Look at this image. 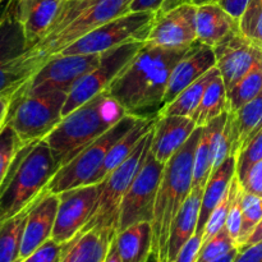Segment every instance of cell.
Segmentation results:
<instances>
[{"instance_id":"1","label":"cell","mask_w":262,"mask_h":262,"mask_svg":"<svg viewBox=\"0 0 262 262\" xmlns=\"http://www.w3.org/2000/svg\"><path fill=\"white\" fill-rule=\"evenodd\" d=\"M188 49L176 50L143 43L105 91L122 105L128 115L158 117L164 107L171 71Z\"/></svg>"},{"instance_id":"2","label":"cell","mask_w":262,"mask_h":262,"mask_svg":"<svg viewBox=\"0 0 262 262\" xmlns=\"http://www.w3.org/2000/svg\"><path fill=\"white\" fill-rule=\"evenodd\" d=\"M204 127H197L186 143L164 165L154 211V257L158 262H166L168 241L171 224L177 214L192 192L194 154Z\"/></svg>"},{"instance_id":"3","label":"cell","mask_w":262,"mask_h":262,"mask_svg":"<svg viewBox=\"0 0 262 262\" xmlns=\"http://www.w3.org/2000/svg\"><path fill=\"white\" fill-rule=\"evenodd\" d=\"M125 114L122 105L104 91L66 115L43 140L50 146L60 168L101 137Z\"/></svg>"},{"instance_id":"4","label":"cell","mask_w":262,"mask_h":262,"mask_svg":"<svg viewBox=\"0 0 262 262\" xmlns=\"http://www.w3.org/2000/svg\"><path fill=\"white\" fill-rule=\"evenodd\" d=\"M130 3L132 0H66L48 35L28 49V55L43 66L86 33L129 13Z\"/></svg>"},{"instance_id":"5","label":"cell","mask_w":262,"mask_h":262,"mask_svg":"<svg viewBox=\"0 0 262 262\" xmlns=\"http://www.w3.org/2000/svg\"><path fill=\"white\" fill-rule=\"evenodd\" d=\"M58 169L50 146L45 140L26 145L18 155L12 176L0 194V223L31 206Z\"/></svg>"},{"instance_id":"6","label":"cell","mask_w":262,"mask_h":262,"mask_svg":"<svg viewBox=\"0 0 262 262\" xmlns=\"http://www.w3.org/2000/svg\"><path fill=\"white\" fill-rule=\"evenodd\" d=\"M152 133L154 127L140 141L129 158L118 168H115L112 173L107 174L101 183H99V197L92 211L91 219L81 232H87L90 229H102L117 233L123 197L129 189L133 179L136 178L147 156L152 141Z\"/></svg>"},{"instance_id":"7","label":"cell","mask_w":262,"mask_h":262,"mask_svg":"<svg viewBox=\"0 0 262 262\" xmlns=\"http://www.w3.org/2000/svg\"><path fill=\"white\" fill-rule=\"evenodd\" d=\"M140 119L141 118L125 114L101 137L90 143L72 160L60 166L46 186V191L59 194L68 189L92 184V181L101 169L113 145L128 130L132 129Z\"/></svg>"},{"instance_id":"8","label":"cell","mask_w":262,"mask_h":262,"mask_svg":"<svg viewBox=\"0 0 262 262\" xmlns=\"http://www.w3.org/2000/svg\"><path fill=\"white\" fill-rule=\"evenodd\" d=\"M67 96V92L51 91L17 97L10 104L7 123L26 145L40 142L63 119Z\"/></svg>"},{"instance_id":"9","label":"cell","mask_w":262,"mask_h":262,"mask_svg":"<svg viewBox=\"0 0 262 262\" xmlns=\"http://www.w3.org/2000/svg\"><path fill=\"white\" fill-rule=\"evenodd\" d=\"M154 12H129L86 33L67 46L63 55L101 54L129 41H146L155 18Z\"/></svg>"},{"instance_id":"10","label":"cell","mask_w":262,"mask_h":262,"mask_svg":"<svg viewBox=\"0 0 262 262\" xmlns=\"http://www.w3.org/2000/svg\"><path fill=\"white\" fill-rule=\"evenodd\" d=\"M100 63V54L54 55L18 90L13 100L26 95L63 91L69 94L77 82L94 71ZM12 100V101H13Z\"/></svg>"},{"instance_id":"11","label":"cell","mask_w":262,"mask_h":262,"mask_svg":"<svg viewBox=\"0 0 262 262\" xmlns=\"http://www.w3.org/2000/svg\"><path fill=\"white\" fill-rule=\"evenodd\" d=\"M145 41H129L100 54V63L82 77L67 96L63 118L96 95L104 92L142 49Z\"/></svg>"},{"instance_id":"12","label":"cell","mask_w":262,"mask_h":262,"mask_svg":"<svg viewBox=\"0 0 262 262\" xmlns=\"http://www.w3.org/2000/svg\"><path fill=\"white\" fill-rule=\"evenodd\" d=\"M164 165L151 152V146L140 171L133 179L120 205L117 233L133 224L152 223L156 196L163 177Z\"/></svg>"},{"instance_id":"13","label":"cell","mask_w":262,"mask_h":262,"mask_svg":"<svg viewBox=\"0 0 262 262\" xmlns=\"http://www.w3.org/2000/svg\"><path fill=\"white\" fill-rule=\"evenodd\" d=\"M197 5L181 4L164 12H156L145 43L164 49H188L197 41Z\"/></svg>"},{"instance_id":"14","label":"cell","mask_w":262,"mask_h":262,"mask_svg":"<svg viewBox=\"0 0 262 262\" xmlns=\"http://www.w3.org/2000/svg\"><path fill=\"white\" fill-rule=\"evenodd\" d=\"M99 188V183L89 184L58 194L59 206L51 235L54 241L59 243L69 242L86 227L96 205Z\"/></svg>"},{"instance_id":"15","label":"cell","mask_w":262,"mask_h":262,"mask_svg":"<svg viewBox=\"0 0 262 262\" xmlns=\"http://www.w3.org/2000/svg\"><path fill=\"white\" fill-rule=\"evenodd\" d=\"M216 68L227 91L238 83L257 64L262 63V48L241 33H232L214 48Z\"/></svg>"},{"instance_id":"16","label":"cell","mask_w":262,"mask_h":262,"mask_svg":"<svg viewBox=\"0 0 262 262\" xmlns=\"http://www.w3.org/2000/svg\"><path fill=\"white\" fill-rule=\"evenodd\" d=\"M59 196L43 189L38 199L33 202L23 230L20 260L27 258L42 243L50 239L55 227Z\"/></svg>"},{"instance_id":"17","label":"cell","mask_w":262,"mask_h":262,"mask_svg":"<svg viewBox=\"0 0 262 262\" xmlns=\"http://www.w3.org/2000/svg\"><path fill=\"white\" fill-rule=\"evenodd\" d=\"M214 67H216L214 49L196 41L171 71L164 96V106Z\"/></svg>"},{"instance_id":"18","label":"cell","mask_w":262,"mask_h":262,"mask_svg":"<svg viewBox=\"0 0 262 262\" xmlns=\"http://www.w3.org/2000/svg\"><path fill=\"white\" fill-rule=\"evenodd\" d=\"M197 128L192 118L182 115H158L154 125L151 152L156 160L165 164Z\"/></svg>"},{"instance_id":"19","label":"cell","mask_w":262,"mask_h":262,"mask_svg":"<svg viewBox=\"0 0 262 262\" xmlns=\"http://www.w3.org/2000/svg\"><path fill=\"white\" fill-rule=\"evenodd\" d=\"M66 0H17V15L28 49L37 45L49 33Z\"/></svg>"},{"instance_id":"20","label":"cell","mask_w":262,"mask_h":262,"mask_svg":"<svg viewBox=\"0 0 262 262\" xmlns=\"http://www.w3.org/2000/svg\"><path fill=\"white\" fill-rule=\"evenodd\" d=\"M197 41L214 48L232 33L239 31V23L219 3L197 5Z\"/></svg>"},{"instance_id":"21","label":"cell","mask_w":262,"mask_h":262,"mask_svg":"<svg viewBox=\"0 0 262 262\" xmlns=\"http://www.w3.org/2000/svg\"><path fill=\"white\" fill-rule=\"evenodd\" d=\"M235 176H237L235 156H229L224 163L220 164L217 168H215L211 171L209 179H207L206 186L204 188V193H202L196 234H204L205 227H206L210 215L214 211L215 207L222 202L225 194L228 193Z\"/></svg>"},{"instance_id":"22","label":"cell","mask_w":262,"mask_h":262,"mask_svg":"<svg viewBox=\"0 0 262 262\" xmlns=\"http://www.w3.org/2000/svg\"><path fill=\"white\" fill-rule=\"evenodd\" d=\"M228 122V112L212 120L210 124L205 125L201 138L194 154L193 164V183L192 191H204L210 174L214 169L215 148L220 133L224 129Z\"/></svg>"},{"instance_id":"23","label":"cell","mask_w":262,"mask_h":262,"mask_svg":"<svg viewBox=\"0 0 262 262\" xmlns=\"http://www.w3.org/2000/svg\"><path fill=\"white\" fill-rule=\"evenodd\" d=\"M114 245L122 262H148L154 256L152 225L142 222L120 230L115 234Z\"/></svg>"},{"instance_id":"24","label":"cell","mask_w":262,"mask_h":262,"mask_svg":"<svg viewBox=\"0 0 262 262\" xmlns=\"http://www.w3.org/2000/svg\"><path fill=\"white\" fill-rule=\"evenodd\" d=\"M204 191H192L171 224L166 262H173L184 245L194 235L199 224L200 207Z\"/></svg>"},{"instance_id":"25","label":"cell","mask_w":262,"mask_h":262,"mask_svg":"<svg viewBox=\"0 0 262 262\" xmlns=\"http://www.w3.org/2000/svg\"><path fill=\"white\" fill-rule=\"evenodd\" d=\"M115 234L102 229L79 232L69 242L61 262H104Z\"/></svg>"},{"instance_id":"26","label":"cell","mask_w":262,"mask_h":262,"mask_svg":"<svg viewBox=\"0 0 262 262\" xmlns=\"http://www.w3.org/2000/svg\"><path fill=\"white\" fill-rule=\"evenodd\" d=\"M232 130V155L239 151L262 129V91L237 112H228Z\"/></svg>"},{"instance_id":"27","label":"cell","mask_w":262,"mask_h":262,"mask_svg":"<svg viewBox=\"0 0 262 262\" xmlns=\"http://www.w3.org/2000/svg\"><path fill=\"white\" fill-rule=\"evenodd\" d=\"M156 118H141L137 123H136L135 127L132 129L128 130L122 138L117 141V142L113 145V147L110 148L109 154H107L106 159H105L104 164H102L101 169L97 173V176L95 177L92 184L101 183L105 178L107 177V174L112 173L115 168L120 165L122 163H124L128 158L130 156V154L135 151V148L137 147V145L140 143V141L152 129L154 124L156 122Z\"/></svg>"},{"instance_id":"28","label":"cell","mask_w":262,"mask_h":262,"mask_svg":"<svg viewBox=\"0 0 262 262\" xmlns=\"http://www.w3.org/2000/svg\"><path fill=\"white\" fill-rule=\"evenodd\" d=\"M219 69L216 67L210 69L201 78L189 84L186 90L181 92L176 99L161 109L159 115H182L191 117L201 102L209 84L219 76Z\"/></svg>"},{"instance_id":"29","label":"cell","mask_w":262,"mask_h":262,"mask_svg":"<svg viewBox=\"0 0 262 262\" xmlns=\"http://www.w3.org/2000/svg\"><path fill=\"white\" fill-rule=\"evenodd\" d=\"M225 112H228V91L219 74L209 84L201 102L189 118L194 120L197 127H205Z\"/></svg>"},{"instance_id":"30","label":"cell","mask_w":262,"mask_h":262,"mask_svg":"<svg viewBox=\"0 0 262 262\" xmlns=\"http://www.w3.org/2000/svg\"><path fill=\"white\" fill-rule=\"evenodd\" d=\"M32 205L15 216L0 223V262L22 261L20 247H22L23 230Z\"/></svg>"},{"instance_id":"31","label":"cell","mask_w":262,"mask_h":262,"mask_svg":"<svg viewBox=\"0 0 262 262\" xmlns=\"http://www.w3.org/2000/svg\"><path fill=\"white\" fill-rule=\"evenodd\" d=\"M25 146L26 143L20 140L14 128L7 123L0 130V194L9 181L18 155Z\"/></svg>"},{"instance_id":"32","label":"cell","mask_w":262,"mask_h":262,"mask_svg":"<svg viewBox=\"0 0 262 262\" xmlns=\"http://www.w3.org/2000/svg\"><path fill=\"white\" fill-rule=\"evenodd\" d=\"M262 91V63L257 64L235 86L228 91V112L238 109L255 99Z\"/></svg>"},{"instance_id":"33","label":"cell","mask_w":262,"mask_h":262,"mask_svg":"<svg viewBox=\"0 0 262 262\" xmlns=\"http://www.w3.org/2000/svg\"><path fill=\"white\" fill-rule=\"evenodd\" d=\"M262 220V197L247 193L242 194V230L238 241V248L252 234L255 228Z\"/></svg>"},{"instance_id":"34","label":"cell","mask_w":262,"mask_h":262,"mask_svg":"<svg viewBox=\"0 0 262 262\" xmlns=\"http://www.w3.org/2000/svg\"><path fill=\"white\" fill-rule=\"evenodd\" d=\"M237 247V243L230 237L227 228H224L219 233H216L214 237L202 242L197 262H212L219 260L220 257L225 256Z\"/></svg>"},{"instance_id":"35","label":"cell","mask_w":262,"mask_h":262,"mask_svg":"<svg viewBox=\"0 0 262 262\" xmlns=\"http://www.w3.org/2000/svg\"><path fill=\"white\" fill-rule=\"evenodd\" d=\"M238 23L241 33L262 48V0H250Z\"/></svg>"},{"instance_id":"36","label":"cell","mask_w":262,"mask_h":262,"mask_svg":"<svg viewBox=\"0 0 262 262\" xmlns=\"http://www.w3.org/2000/svg\"><path fill=\"white\" fill-rule=\"evenodd\" d=\"M237 181H238V178H237V176H235V178L233 179L232 186H230L228 193L225 194V197L222 200V202H220V204L215 207L214 211H212L211 215H210L209 220H207V223H206V227H205L204 234H202V242L210 239V238L214 237L216 233H219L220 230L224 229L225 228L228 214H229L230 204H232L233 196H234L235 184H237Z\"/></svg>"},{"instance_id":"37","label":"cell","mask_w":262,"mask_h":262,"mask_svg":"<svg viewBox=\"0 0 262 262\" xmlns=\"http://www.w3.org/2000/svg\"><path fill=\"white\" fill-rule=\"evenodd\" d=\"M235 160H237V178L238 181L242 182L248 169L253 164L262 160V129L239 151V154L235 156Z\"/></svg>"},{"instance_id":"38","label":"cell","mask_w":262,"mask_h":262,"mask_svg":"<svg viewBox=\"0 0 262 262\" xmlns=\"http://www.w3.org/2000/svg\"><path fill=\"white\" fill-rule=\"evenodd\" d=\"M69 242L59 243L50 238L25 258L23 262H61L69 247Z\"/></svg>"},{"instance_id":"39","label":"cell","mask_w":262,"mask_h":262,"mask_svg":"<svg viewBox=\"0 0 262 262\" xmlns=\"http://www.w3.org/2000/svg\"><path fill=\"white\" fill-rule=\"evenodd\" d=\"M242 194L243 188L241 186L239 181H237L234 196H233L232 204H230L229 214H228L227 224H225L228 233L234 239L237 246L241 237V230H242Z\"/></svg>"},{"instance_id":"40","label":"cell","mask_w":262,"mask_h":262,"mask_svg":"<svg viewBox=\"0 0 262 262\" xmlns=\"http://www.w3.org/2000/svg\"><path fill=\"white\" fill-rule=\"evenodd\" d=\"M239 183L245 192L262 197V160L253 164L248 169L246 177Z\"/></svg>"},{"instance_id":"41","label":"cell","mask_w":262,"mask_h":262,"mask_svg":"<svg viewBox=\"0 0 262 262\" xmlns=\"http://www.w3.org/2000/svg\"><path fill=\"white\" fill-rule=\"evenodd\" d=\"M202 246V235L194 233L193 237L182 247L173 262H197L200 250Z\"/></svg>"},{"instance_id":"42","label":"cell","mask_w":262,"mask_h":262,"mask_svg":"<svg viewBox=\"0 0 262 262\" xmlns=\"http://www.w3.org/2000/svg\"><path fill=\"white\" fill-rule=\"evenodd\" d=\"M234 262H262V239L247 247L239 248Z\"/></svg>"},{"instance_id":"43","label":"cell","mask_w":262,"mask_h":262,"mask_svg":"<svg viewBox=\"0 0 262 262\" xmlns=\"http://www.w3.org/2000/svg\"><path fill=\"white\" fill-rule=\"evenodd\" d=\"M166 0H132L129 12H159Z\"/></svg>"},{"instance_id":"44","label":"cell","mask_w":262,"mask_h":262,"mask_svg":"<svg viewBox=\"0 0 262 262\" xmlns=\"http://www.w3.org/2000/svg\"><path fill=\"white\" fill-rule=\"evenodd\" d=\"M10 104H12V99L5 95H0V130L2 128L7 124L8 115H9Z\"/></svg>"},{"instance_id":"45","label":"cell","mask_w":262,"mask_h":262,"mask_svg":"<svg viewBox=\"0 0 262 262\" xmlns=\"http://www.w3.org/2000/svg\"><path fill=\"white\" fill-rule=\"evenodd\" d=\"M193 4V5H201V4H206V3H217V0H166L164 3L163 8H161L159 12H164V10H169L171 8H176L181 4Z\"/></svg>"},{"instance_id":"46","label":"cell","mask_w":262,"mask_h":262,"mask_svg":"<svg viewBox=\"0 0 262 262\" xmlns=\"http://www.w3.org/2000/svg\"><path fill=\"white\" fill-rule=\"evenodd\" d=\"M261 239H262V220L260 222V224H258L257 227L255 228V230H253V232H252V234H251L250 237L247 238V241H246V242L243 243V245L241 246L239 248L247 247V246L253 245V243L260 242Z\"/></svg>"},{"instance_id":"47","label":"cell","mask_w":262,"mask_h":262,"mask_svg":"<svg viewBox=\"0 0 262 262\" xmlns=\"http://www.w3.org/2000/svg\"><path fill=\"white\" fill-rule=\"evenodd\" d=\"M104 262H122L119 255H118V252H117V248H115L114 239H113L112 246H110V250H109V252H107V256H106V258H105Z\"/></svg>"},{"instance_id":"48","label":"cell","mask_w":262,"mask_h":262,"mask_svg":"<svg viewBox=\"0 0 262 262\" xmlns=\"http://www.w3.org/2000/svg\"><path fill=\"white\" fill-rule=\"evenodd\" d=\"M238 252H239V248H234V250L230 251L229 253H227L225 256H223V257H220L219 260H215L212 262H234L235 261V257H237Z\"/></svg>"},{"instance_id":"49","label":"cell","mask_w":262,"mask_h":262,"mask_svg":"<svg viewBox=\"0 0 262 262\" xmlns=\"http://www.w3.org/2000/svg\"><path fill=\"white\" fill-rule=\"evenodd\" d=\"M8 4H9V0H3V2L0 3V20H2L3 15H4L5 10H7Z\"/></svg>"},{"instance_id":"50","label":"cell","mask_w":262,"mask_h":262,"mask_svg":"<svg viewBox=\"0 0 262 262\" xmlns=\"http://www.w3.org/2000/svg\"><path fill=\"white\" fill-rule=\"evenodd\" d=\"M154 262H158V261H156V260H155V257H154Z\"/></svg>"},{"instance_id":"51","label":"cell","mask_w":262,"mask_h":262,"mask_svg":"<svg viewBox=\"0 0 262 262\" xmlns=\"http://www.w3.org/2000/svg\"><path fill=\"white\" fill-rule=\"evenodd\" d=\"M3 2V0H0V3H2Z\"/></svg>"},{"instance_id":"52","label":"cell","mask_w":262,"mask_h":262,"mask_svg":"<svg viewBox=\"0 0 262 262\" xmlns=\"http://www.w3.org/2000/svg\"><path fill=\"white\" fill-rule=\"evenodd\" d=\"M20 262H23V261H20Z\"/></svg>"}]
</instances>
